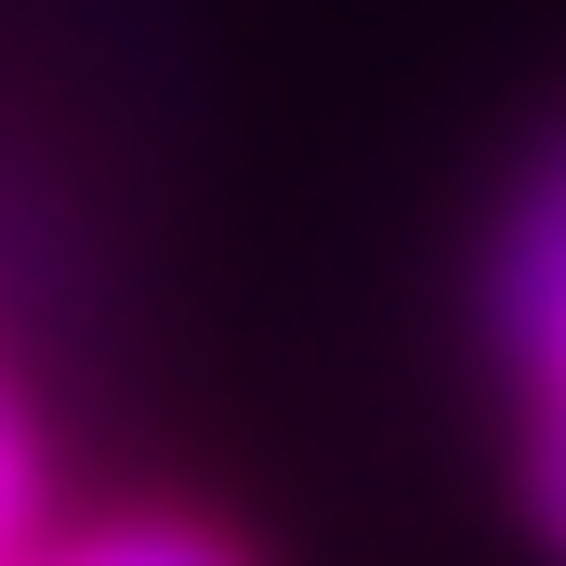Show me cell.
I'll use <instances>...</instances> for the list:
<instances>
[{
    "label": "cell",
    "instance_id": "6da1fadb",
    "mask_svg": "<svg viewBox=\"0 0 566 566\" xmlns=\"http://www.w3.org/2000/svg\"><path fill=\"white\" fill-rule=\"evenodd\" d=\"M501 329H514V356L541 369L527 501H541V541L566 554V158L527 185V211H514V251H501Z\"/></svg>",
    "mask_w": 566,
    "mask_h": 566
},
{
    "label": "cell",
    "instance_id": "7a4b0ae2",
    "mask_svg": "<svg viewBox=\"0 0 566 566\" xmlns=\"http://www.w3.org/2000/svg\"><path fill=\"white\" fill-rule=\"evenodd\" d=\"M66 566H238V554L198 541V527H106V541H80Z\"/></svg>",
    "mask_w": 566,
    "mask_h": 566
},
{
    "label": "cell",
    "instance_id": "3957f363",
    "mask_svg": "<svg viewBox=\"0 0 566 566\" xmlns=\"http://www.w3.org/2000/svg\"><path fill=\"white\" fill-rule=\"evenodd\" d=\"M27 501H40V488H27V434H13V409H0V541L27 527Z\"/></svg>",
    "mask_w": 566,
    "mask_h": 566
}]
</instances>
